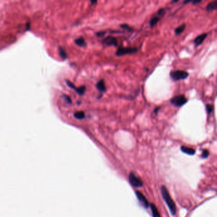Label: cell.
<instances>
[{
	"mask_svg": "<svg viewBox=\"0 0 217 217\" xmlns=\"http://www.w3.org/2000/svg\"><path fill=\"white\" fill-rule=\"evenodd\" d=\"M161 191L162 197H163L164 200L165 201L167 205H168V208L170 210L171 213L172 214L173 216L175 215V214L176 213V205H175L174 202L172 199V198L171 197L169 194L168 191V189H167L166 187L163 185V186L161 187Z\"/></svg>",
	"mask_w": 217,
	"mask_h": 217,
	"instance_id": "1",
	"label": "cell"
},
{
	"mask_svg": "<svg viewBox=\"0 0 217 217\" xmlns=\"http://www.w3.org/2000/svg\"><path fill=\"white\" fill-rule=\"evenodd\" d=\"M189 74L188 72L182 70H176L171 71L170 73V77L174 81H179L185 80L188 78Z\"/></svg>",
	"mask_w": 217,
	"mask_h": 217,
	"instance_id": "2",
	"label": "cell"
},
{
	"mask_svg": "<svg viewBox=\"0 0 217 217\" xmlns=\"http://www.w3.org/2000/svg\"><path fill=\"white\" fill-rule=\"evenodd\" d=\"M129 181L130 184L136 188L141 187L143 185L142 180L136 175L134 173L130 172L129 175Z\"/></svg>",
	"mask_w": 217,
	"mask_h": 217,
	"instance_id": "3",
	"label": "cell"
},
{
	"mask_svg": "<svg viewBox=\"0 0 217 217\" xmlns=\"http://www.w3.org/2000/svg\"><path fill=\"white\" fill-rule=\"evenodd\" d=\"M171 103L176 107H181L187 102V99L184 95H178L171 99Z\"/></svg>",
	"mask_w": 217,
	"mask_h": 217,
	"instance_id": "4",
	"label": "cell"
},
{
	"mask_svg": "<svg viewBox=\"0 0 217 217\" xmlns=\"http://www.w3.org/2000/svg\"><path fill=\"white\" fill-rule=\"evenodd\" d=\"M138 49L135 47H119L117 51L116 55L118 56H122L125 54H132L137 52Z\"/></svg>",
	"mask_w": 217,
	"mask_h": 217,
	"instance_id": "5",
	"label": "cell"
},
{
	"mask_svg": "<svg viewBox=\"0 0 217 217\" xmlns=\"http://www.w3.org/2000/svg\"><path fill=\"white\" fill-rule=\"evenodd\" d=\"M136 194L137 198L139 202H140V204H141L144 208H148V207L150 206V204H149V202L147 200V199L145 197V196H144L141 192H140L139 191L136 192Z\"/></svg>",
	"mask_w": 217,
	"mask_h": 217,
	"instance_id": "6",
	"label": "cell"
},
{
	"mask_svg": "<svg viewBox=\"0 0 217 217\" xmlns=\"http://www.w3.org/2000/svg\"><path fill=\"white\" fill-rule=\"evenodd\" d=\"M102 43L104 45H107V46L117 47V45H118L117 39L114 37H112V36H108V37H106L105 39H103Z\"/></svg>",
	"mask_w": 217,
	"mask_h": 217,
	"instance_id": "7",
	"label": "cell"
},
{
	"mask_svg": "<svg viewBox=\"0 0 217 217\" xmlns=\"http://www.w3.org/2000/svg\"><path fill=\"white\" fill-rule=\"evenodd\" d=\"M207 36V33H203V34H201L200 35H199L197 37H196L195 38V40H194V44L196 45V46H199V45H200L203 42H204V40L206 38Z\"/></svg>",
	"mask_w": 217,
	"mask_h": 217,
	"instance_id": "8",
	"label": "cell"
},
{
	"mask_svg": "<svg viewBox=\"0 0 217 217\" xmlns=\"http://www.w3.org/2000/svg\"><path fill=\"white\" fill-rule=\"evenodd\" d=\"M96 89L99 90V92H104L106 91V85L105 84V82H104L103 80H101L98 81V82L96 84Z\"/></svg>",
	"mask_w": 217,
	"mask_h": 217,
	"instance_id": "9",
	"label": "cell"
},
{
	"mask_svg": "<svg viewBox=\"0 0 217 217\" xmlns=\"http://www.w3.org/2000/svg\"><path fill=\"white\" fill-rule=\"evenodd\" d=\"M181 150H182V152H183V153H186V154L190 155H193L195 154V153H196V151L194 149H193L192 148H190V147H185V146L181 147Z\"/></svg>",
	"mask_w": 217,
	"mask_h": 217,
	"instance_id": "10",
	"label": "cell"
},
{
	"mask_svg": "<svg viewBox=\"0 0 217 217\" xmlns=\"http://www.w3.org/2000/svg\"><path fill=\"white\" fill-rule=\"evenodd\" d=\"M216 9H217V1H216L210 3L208 4H207L206 8V10L207 12L214 11V10H216Z\"/></svg>",
	"mask_w": 217,
	"mask_h": 217,
	"instance_id": "11",
	"label": "cell"
},
{
	"mask_svg": "<svg viewBox=\"0 0 217 217\" xmlns=\"http://www.w3.org/2000/svg\"><path fill=\"white\" fill-rule=\"evenodd\" d=\"M150 206L151 207L153 217H161V215L159 211H158V209L156 206L154 204H153V203H151V204H150Z\"/></svg>",
	"mask_w": 217,
	"mask_h": 217,
	"instance_id": "12",
	"label": "cell"
},
{
	"mask_svg": "<svg viewBox=\"0 0 217 217\" xmlns=\"http://www.w3.org/2000/svg\"><path fill=\"white\" fill-rule=\"evenodd\" d=\"M185 28H186V25L185 24L180 25V26H178V28H176L174 30V33L176 35H179L182 33L183 32V31L185 30Z\"/></svg>",
	"mask_w": 217,
	"mask_h": 217,
	"instance_id": "13",
	"label": "cell"
},
{
	"mask_svg": "<svg viewBox=\"0 0 217 217\" xmlns=\"http://www.w3.org/2000/svg\"><path fill=\"white\" fill-rule=\"evenodd\" d=\"M75 43L79 47H84L86 45V43H85V40L82 37H80L77 39H76L75 40Z\"/></svg>",
	"mask_w": 217,
	"mask_h": 217,
	"instance_id": "14",
	"label": "cell"
},
{
	"mask_svg": "<svg viewBox=\"0 0 217 217\" xmlns=\"http://www.w3.org/2000/svg\"><path fill=\"white\" fill-rule=\"evenodd\" d=\"M85 115L84 111H77L74 114V117H75V118L79 119V120L84 119L85 118Z\"/></svg>",
	"mask_w": 217,
	"mask_h": 217,
	"instance_id": "15",
	"label": "cell"
},
{
	"mask_svg": "<svg viewBox=\"0 0 217 217\" xmlns=\"http://www.w3.org/2000/svg\"><path fill=\"white\" fill-rule=\"evenodd\" d=\"M159 21H160V18L159 17H154L150 21L149 24H150V27H153L159 22Z\"/></svg>",
	"mask_w": 217,
	"mask_h": 217,
	"instance_id": "16",
	"label": "cell"
},
{
	"mask_svg": "<svg viewBox=\"0 0 217 217\" xmlns=\"http://www.w3.org/2000/svg\"><path fill=\"white\" fill-rule=\"evenodd\" d=\"M85 89H86V87H85V86H81L78 88L76 87L75 90H76V93H78L79 95H80V96H82V95H84L85 93Z\"/></svg>",
	"mask_w": 217,
	"mask_h": 217,
	"instance_id": "17",
	"label": "cell"
},
{
	"mask_svg": "<svg viewBox=\"0 0 217 217\" xmlns=\"http://www.w3.org/2000/svg\"><path fill=\"white\" fill-rule=\"evenodd\" d=\"M120 27L121 28H122L125 30H128L129 31H133V29L131 28V27H130L128 24H120Z\"/></svg>",
	"mask_w": 217,
	"mask_h": 217,
	"instance_id": "18",
	"label": "cell"
},
{
	"mask_svg": "<svg viewBox=\"0 0 217 217\" xmlns=\"http://www.w3.org/2000/svg\"><path fill=\"white\" fill-rule=\"evenodd\" d=\"M59 54H60V56L63 59H66L67 57V55H66L65 51L61 47L59 48Z\"/></svg>",
	"mask_w": 217,
	"mask_h": 217,
	"instance_id": "19",
	"label": "cell"
},
{
	"mask_svg": "<svg viewBox=\"0 0 217 217\" xmlns=\"http://www.w3.org/2000/svg\"><path fill=\"white\" fill-rule=\"evenodd\" d=\"M206 109L208 114H211V113L213 110V106L211 105H206Z\"/></svg>",
	"mask_w": 217,
	"mask_h": 217,
	"instance_id": "20",
	"label": "cell"
},
{
	"mask_svg": "<svg viewBox=\"0 0 217 217\" xmlns=\"http://www.w3.org/2000/svg\"><path fill=\"white\" fill-rule=\"evenodd\" d=\"M209 155V151L207 150H204L202 152V157L203 159H206Z\"/></svg>",
	"mask_w": 217,
	"mask_h": 217,
	"instance_id": "21",
	"label": "cell"
},
{
	"mask_svg": "<svg viewBox=\"0 0 217 217\" xmlns=\"http://www.w3.org/2000/svg\"><path fill=\"white\" fill-rule=\"evenodd\" d=\"M66 84H67V85H68V86H69L70 88L73 89H74V90H75V89H76V87L75 85L73 83L71 82L70 81H68V80L66 81Z\"/></svg>",
	"mask_w": 217,
	"mask_h": 217,
	"instance_id": "22",
	"label": "cell"
},
{
	"mask_svg": "<svg viewBox=\"0 0 217 217\" xmlns=\"http://www.w3.org/2000/svg\"><path fill=\"white\" fill-rule=\"evenodd\" d=\"M157 13H158V15H163L165 13V10L164 8L159 9V11H158V12H157Z\"/></svg>",
	"mask_w": 217,
	"mask_h": 217,
	"instance_id": "23",
	"label": "cell"
},
{
	"mask_svg": "<svg viewBox=\"0 0 217 217\" xmlns=\"http://www.w3.org/2000/svg\"><path fill=\"white\" fill-rule=\"evenodd\" d=\"M64 98H65V99H66V101L67 103H70V104H71V99H70V98L69 96H66V95H64Z\"/></svg>",
	"mask_w": 217,
	"mask_h": 217,
	"instance_id": "24",
	"label": "cell"
},
{
	"mask_svg": "<svg viewBox=\"0 0 217 217\" xmlns=\"http://www.w3.org/2000/svg\"><path fill=\"white\" fill-rule=\"evenodd\" d=\"M105 34V31H102V32H99V33H97L96 34L98 37H103V36Z\"/></svg>",
	"mask_w": 217,
	"mask_h": 217,
	"instance_id": "25",
	"label": "cell"
},
{
	"mask_svg": "<svg viewBox=\"0 0 217 217\" xmlns=\"http://www.w3.org/2000/svg\"><path fill=\"white\" fill-rule=\"evenodd\" d=\"M160 110V107H157L156 108H155V110H153V113H154L155 114H157L158 111H159V110Z\"/></svg>",
	"mask_w": 217,
	"mask_h": 217,
	"instance_id": "26",
	"label": "cell"
},
{
	"mask_svg": "<svg viewBox=\"0 0 217 217\" xmlns=\"http://www.w3.org/2000/svg\"><path fill=\"white\" fill-rule=\"evenodd\" d=\"M192 2V3L194 4H198V3H200L201 2V0H199V1H197V0H195V1H191Z\"/></svg>",
	"mask_w": 217,
	"mask_h": 217,
	"instance_id": "27",
	"label": "cell"
},
{
	"mask_svg": "<svg viewBox=\"0 0 217 217\" xmlns=\"http://www.w3.org/2000/svg\"><path fill=\"white\" fill-rule=\"evenodd\" d=\"M90 2H91L92 4H96L98 3L97 1H91Z\"/></svg>",
	"mask_w": 217,
	"mask_h": 217,
	"instance_id": "28",
	"label": "cell"
},
{
	"mask_svg": "<svg viewBox=\"0 0 217 217\" xmlns=\"http://www.w3.org/2000/svg\"><path fill=\"white\" fill-rule=\"evenodd\" d=\"M190 2H191V1H184V4H185V3H190Z\"/></svg>",
	"mask_w": 217,
	"mask_h": 217,
	"instance_id": "29",
	"label": "cell"
}]
</instances>
